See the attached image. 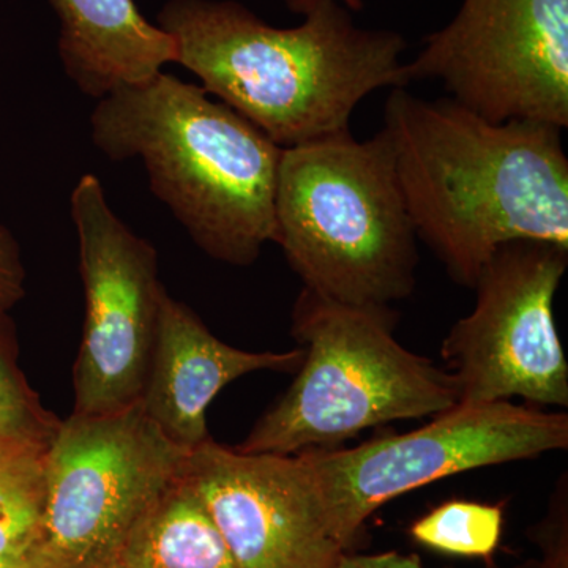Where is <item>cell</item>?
<instances>
[{"label": "cell", "instance_id": "6da1fadb", "mask_svg": "<svg viewBox=\"0 0 568 568\" xmlns=\"http://www.w3.org/2000/svg\"><path fill=\"white\" fill-rule=\"evenodd\" d=\"M383 130L417 239L455 282L474 287L507 242L568 248V159L559 126L489 122L450 97L426 100L395 88Z\"/></svg>", "mask_w": 568, "mask_h": 568}, {"label": "cell", "instance_id": "7a4b0ae2", "mask_svg": "<svg viewBox=\"0 0 568 568\" xmlns=\"http://www.w3.org/2000/svg\"><path fill=\"white\" fill-rule=\"evenodd\" d=\"M278 29L233 0H170L159 26L205 92L287 149L347 132L369 93L410 84L405 39L327 2Z\"/></svg>", "mask_w": 568, "mask_h": 568}, {"label": "cell", "instance_id": "3957f363", "mask_svg": "<svg viewBox=\"0 0 568 568\" xmlns=\"http://www.w3.org/2000/svg\"><path fill=\"white\" fill-rule=\"evenodd\" d=\"M93 145L140 159L152 193L213 260L246 267L275 239L283 148L201 85L160 71L97 100Z\"/></svg>", "mask_w": 568, "mask_h": 568}, {"label": "cell", "instance_id": "277c9868", "mask_svg": "<svg viewBox=\"0 0 568 568\" xmlns=\"http://www.w3.org/2000/svg\"><path fill=\"white\" fill-rule=\"evenodd\" d=\"M305 290L339 304L390 306L416 287L417 234L387 133L351 130L283 149L275 239Z\"/></svg>", "mask_w": 568, "mask_h": 568}, {"label": "cell", "instance_id": "5b68a950", "mask_svg": "<svg viewBox=\"0 0 568 568\" xmlns=\"http://www.w3.org/2000/svg\"><path fill=\"white\" fill-rule=\"evenodd\" d=\"M395 324L390 306L339 304L304 287L291 325L304 362L235 450H332L365 429L457 406L454 376L406 349L395 338Z\"/></svg>", "mask_w": 568, "mask_h": 568}, {"label": "cell", "instance_id": "8992f818", "mask_svg": "<svg viewBox=\"0 0 568 568\" xmlns=\"http://www.w3.org/2000/svg\"><path fill=\"white\" fill-rule=\"evenodd\" d=\"M190 452L141 403L108 416L71 414L44 454L41 551L52 568H115L134 530L182 476Z\"/></svg>", "mask_w": 568, "mask_h": 568}, {"label": "cell", "instance_id": "52a82bcc", "mask_svg": "<svg viewBox=\"0 0 568 568\" xmlns=\"http://www.w3.org/2000/svg\"><path fill=\"white\" fill-rule=\"evenodd\" d=\"M567 447V414L495 402L457 405L405 435L297 455L325 525L346 549L369 515L395 497L454 474Z\"/></svg>", "mask_w": 568, "mask_h": 568}, {"label": "cell", "instance_id": "ba28073f", "mask_svg": "<svg viewBox=\"0 0 568 568\" xmlns=\"http://www.w3.org/2000/svg\"><path fill=\"white\" fill-rule=\"evenodd\" d=\"M568 248L544 241L500 245L481 267L473 312L443 343L458 405L523 398L568 406V364L556 331L555 297Z\"/></svg>", "mask_w": 568, "mask_h": 568}, {"label": "cell", "instance_id": "9c48e42d", "mask_svg": "<svg viewBox=\"0 0 568 568\" xmlns=\"http://www.w3.org/2000/svg\"><path fill=\"white\" fill-rule=\"evenodd\" d=\"M489 122L568 126V0H463L406 63Z\"/></svg>", "mask_w": 568, "mask_h": 568}, {"label": "cell", "instance_id": "30bf717a", "mask_svg": "<svg viewBox=\"0 0 568 568\" xmlns=\"http://www.w3.org/2000/svg\"><path fill=\"white\" fill-rule=\"evenodd\" d=\"M85 317L73 368L74 414L108 416L140 403L160 298L159 253L108 203L95 174L70 196Z\"/></svg>", "mask_w": 568, "mask_h": 568}, {"label": "cell", "instance_id": "8fae6325", "mask_svg": "<svg viewBox=\"0 0 568 568\" xmlns=\"http://www.w3.org/2000/svg\"><path fill=\"white\" fill-rule=\"evenodd\" d=\"M183 477L235 568H334L345 552L298 455L242 454L211 437L190 452Z\"/></svg>", "mask_w": 568, "mask_h": 568}, {"label": "cell", "instance_id": "7c38bea8", "mask_svg": "<svg viewBox=\"0 0 568 568\" xmlns=\"http://www.w3.org/2000/svg\"><path fill=\"white\" fill-rule=\"evenodd\" d=\"M304 357L302 347L252 353L226 345L164 290L140 403L164 435L193 452L211 439L207 410L227 384L252 373H295Z\"/></svg>", "mask_w": 568, "mask_h": 568}, {"label": "cell", "instance_id": "4fadbf2b", "mask_svg": "<svg viewBox=\"0 0 568 568\" xmlns=\"http://www.w3.org/2000/svg\"><path fill=\"white\" fill-rule=\"evenodd\" d=\"M61 20L67 77L92 99L140 84L175 62L170 33L142 17L133 0H50Z\"/></svg>", "mask_w": 568, "mask_h": 568}, {"label": "cell", "instance_id": "5bb4252c", "mask_svg": "<svg viewBox=\"0 0 568 568\" xmlns=\"http://www.w3.org/2000/svg\"><path fill=\"white\" fill-rule=\"evenodd\" d=\"M115 568H235L200 496L182 476L142 519Z\"/></svg>", "mask_w": 568, "mask_h": 568}, {"label": "cell", "instance_id": "9a60e30c", "mask_svg": "<svg viewBox=\"0 0 568 568\" xmlns=\"http://www.w3.org/2000/svg\"><path fill=\"white\" fill-rule=\"evenodd\" d=\"M44 454L0 452V556L40 548L47 503Z\"/></svg>", "mask_w": 568, "mask_h": 568}, {"label": "cell", "instance_id": "2e32d148", "mask_svg": "<svg viewBox=\"0 0 568 568\" xmlns=\"http://www.w3.org/2000/svg\"><path fill=\"white\" fill-rule=\"evenodd\" d=\"M59 425L22 375L13 325L0 313V452L47 450Z\"/></svg>", "mask_w": 568, "mask_h": 568}, {"label": "cell", "instance_id": "e0dca14e", "mask_svg": "<svg viewBox=\"0 0 568 568\" xmlns=\"http://www.w3.org/2000/svg\"><path fill=\"white\" fill-rule=\"evenodd\" d=\"M503 508L450 500L417 519L410 536L418 544L446 555L488 558L503 536Z\"/></svg>", "mask_w": 568, "mask_h": 568}, {"label": "cell", "instance_id": "ac0fdd59", "mask_svg": "<svg viewBox=\"0 0 568 568\" xmlns=\"http://www.w3.org/2000/svg\"><path fill=\"white\" fill-rule=\"evenodd\" d=\"M26 278L20 244L0 224V313H10L24 298Z\"/></svg>", "mask_w": 568, "mask_h": 568}, {"label": "cell", "instance_id": "d6986e66", "mask_svg": "<svg viewBox=\"0 0 568 568\" xmlns=\"http://www.w3.org/2000/svg\"><path fill=\"white\" fill-rule=\"evenodd\" d=\"M334 568H425L417 556L383 552V555L349 556L343 552Z\"/></svg>", "mask_w": 568, "mask_h": 568}, {"label": "cell", "instance_id": "ffe728a7", "mask_svg": "<svg viewBox=\"0 0 568 568\" xmlns=\"http://www.w3.org/2000/svg\"><path fill=\"white\" fill-rule=\"evenodd\" d=\"M0 568H52L41 548L17 556H0Z\"/></svg>", "mask_w": 568, "mask_h": 568}, {"label": "cell", "instance_id": "44dd1931", "mask_svg": "<svg viewBox=\"0 0 568 568\" xmlns=\"http://www.w3.org/2000/svg\"><path fill=\"white\" fill-rule=\"evenodd\" d=\"M286 3L287 9L293 13L302 14L305 17L310 11L315 10L316 7L323 6L327 2H338L345 6L347 10L357 13V11L364 10V0H283Z\"/></svg>", "mask_w": 568, "mask_h": 568}]
</instances>
